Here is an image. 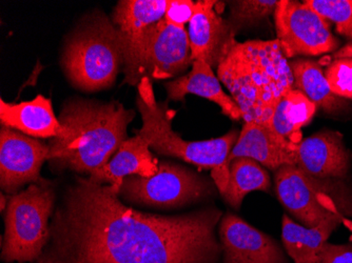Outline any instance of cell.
<instances>
[{
    "label": "cell",
    "mask_w": 352,
    "mask_h": 263,
    "mask_svg": "<svg viewBox=\"0 0 352 263\" xmlns=\"http://www.w3.org/2000/svg\"><path fill=\"white\" fill-rule=\"evenodd\" d=\"M136 104L142 118V126L138 134L147 140L152 151L179 158L201 169L212 170V176L221 172L236 144L239 136L237 130H231L215 139L186 141L172 130V112L167 104L156 102L151 80L148 78H142L138 84Z\"/></svg>",
    "instance_id": "obj_4"
},
{
    "label": "cell",
    "mask_w": 352,
    "mask_h": 263,
    "mask_svg": "<svg viewBox=\"0 0 352 263\" xmlns=\"http://www.w3.org/2000/svg\"><path fill=\"white\" fill-rule=\"evenodd\" d=\"M304 3L336 23L339 34L352 38V0H305Z\"/></svg>",
    "instance_id": "obj_25"
},
{
    "label": "cell",
    "mask_w": 352,
    "mask_h": 263,
    "mask_svg": "<svg viewBox=\"0 0 352 263\" xmlns=\"http://www.w3.org/2000/svg\"><path fill=\"white\" fill-rule=\"evenodd\" d=\"M197 3L192 0H168L165 19L170 25L175 27H185L195 16Z\"/></svg>",
    "instance_id": "obj_27"
},
{
    "label": "cell",
    "mask_w": 352,
    "mask_h": 263,
    "mask_svg": "<svg viewBox=\"0 0 352 263\" xmlns=\"http://www.w3.org/2000/svg\"><path fill=\"white\" fill-rule=\"evenodd\" d=\"M294 78V87L318 108L327 113H338L347 106V102L332 92L325 72L318 61L296 59L289 62Z\"/></svg>",
    "instance_id": "obj_22"
},
{
    "label": "cell",
    "mask_w": 352,
    "mask_h": 263,
    "mask_svg": "<svg viewBox=\"0 0 352 263\" xmlns=\"http://www.w3.org/2000/svg\"><path fill=\"white\" fill-rule=\"evenodd\" d=\"M168 0H122L113 12V23L122 38L124 84L135 86L140 47L146 32L165 17Z\"/></svg>",
    "instance_id": "obj_14"
},
{
    "label": "cell",
    "mask_w": 352,
    "mask_h": 263,
    "mask_svg": "<svg viewBox=\"0 0 352 263\" xmlns=\"http://www.w3.org/2000/svg\"><path fill=\"white\" fill-rule=\"evenodd\" d=\"M345 215L328 217L314 227L294 222L285 214L282 219V240L288 257L294 263H316L318 254L334 229L343 222Z\"/></svg>",
    "instance_id": "obj_20"
},
{
    "label": "cell",
    "mask_w": 352,
    "mask_h": 263,
    "mask_svg": "<svg viewBox=\"0 0 352 263\" xmlns=\"http://www.w3.org/2000/svg\"><path fill=\"white\" fill-rule=\"evenodd\" d=\"M157 169L158 160L150 152L149 144L138 134L122 142L110 161L89 179L96 185L120 187L122 180L128 176L149 178L155 175Z\"/></svg>",
    "instance_id": "obj_17"
},
{
    "label": "cell",
    "mask_w": 352,
    "mask_h": 263,
    "mask_svg": "<svg viewBox=\"0 0 352 263\" xmlns=\"http://www.w3.org/2000/svg\"><path fill=\"white\" fill-rule=\"evenodd\" d=\"M61 63L76 88L87 92L110 88L124 65L120 32L104 16L92 19L70 37Z\"/></svg>",
    "instance_id": "obj_5"
},
{
    "label": "cell",
    "mask_w": 352,
    "mask_h": 263,
    "mask_svg": "<svg viewBox=\"0 0 352 263\" xmlns=\"http://www.w3.org/2000/svg\"><path fill=\"white\" fill-rule=\"evenodd\" d=\"M325 76L334 94L352 100V58L334 59L326 69Z\"/></svg>",
    "instance_id": "obj_26"
},
{
    "label": "cell",
    "mask_w": 352,
    "mask_h": 263,
    "mask_svg": "<svg viewBox=\"0 0 352 263\" xmlns=\"http://www.w3.org/2000/svg\"><path fill=\"white\" fill-rule=\"evenodd\" d=\"M166 90L169 100H184L186 95H197L215 102L231 119L235 122L242 119V112L236 102L225 93L213 69L205 61H193L191 72L166 84Z\"/></svg>",
    "instance_id": "obj_19"
},
{
    "label": "cell",
    "mask_w": 352,
    "mask_h": 263,
    "mask_svg": "<svg viewBox=\"0 0 352 263\" xmlns=\"http://www.w3.org/2000/svg\"><path fill=\"white\" fill-rule=\"evenodd\" d=\"M50 148L36 138L30 137L3 126L0 130V187L9 195L21 192L25 185L41 183V170L49 160Z\"/></svg>",
    "instance_id": "obj_11"
},
{
    "label": "cell",
    "mask_w": 352,
    "mask_h": 263,
    "mask_svg": "<svg viewBox=\"0 0 352 263\" xmlns=\"http://www.w3.org/2000/svg\"><path fill=\"white\" fill-rule=\"evenodd\" d=\"M316 263H352V245L326 242Z\"/></svg>",
    "instance_id": "obj_28"
},
{
    "label": "cell",
    "mask_w": 352,
    "mask_h": 263,
    "mask_svg": "<svg viewBox=\"0 0 352 263\" xmlns=\"http://www.w3.org/2000/svg\"><path fill=\"white\" fill-rule=\"evenodd\" d=\"M223 211L158 215L126 207L120 187L78 177L63 193L35 263H223Z\"/></svg>",
    "instance_id": "obj_1"
},
{
    "label": "cell",
    "mask_w": 352,
    "mask_h": 263,
    "mask_svg": "<svg viewBox=\"0 0 352 263\" xmlns=\"http://www.w3.org/2000/svg\"><path fill=\"white\" fill-rule=\"evenodd\" d=\"M318 106L296 89L283 95L269 120L268 128L294 144H300V130L307 126Z\"/></svg>",
    "instance_id": "obj_21"
},
{
    "label": "cell",
    "mask_w": 352,
    "mask_h": 263,
    "mask_svg": "<svg viewBox=\"0 0 352 263\" xmlns=\"http://www.w3.org/2000/svg\"><path fill=\"white\" fill-rule=\"evenodd\" d=\"M276 37L286 58L318 56L336 50L339 41L327 21L306 3L280 0L274 12Z\"/></svg>",
    "instance_id": "obj_9"
},
{
    "label": "cell",
    "mask_w": 352,
    "mask_h": 263,
    "mask_svg": "<svg viewBox=\"0 0 352 263\" xmlns=\"http://www.w3.org/2000/svg\"><path fill=\"white\" fill-rule=\"evenodd\" d=\"M280 0H241L231 1L229 25L236 34L239 30L251 27L272 15Z\"/></svg>",
    "instance_id": "obj_24"
},
{
    "label": "cell",
    "mask_w": 352,
    "mask_h": 263,
    "mask_svg": "<svg viewBox=\"0 0 352 263\" xmlns=\"http://www.w3.org/2000/svg\"><path fill=\"white\" fill-rule=\"evenodd\" d=\"M274 181L278 201L304 227H316L337 214L352 215V195L342 180L321 179L298 165H284Z\"/></svg>",
    "instance_id": "obj_7"
},
{
    "label": "cell",
    "mask_w": 352,
    "mask_h": 263,
    "mask_svg": "<svg viewBox=\"0 0 352 263\" xmlns=\"http://www.w3.org/2000/svg\"><path fill=\"white\" fill-rule=\"evenodd\" d=\"M217 70L245 122L268 126L278 100L294 89L292 68L278 39L235 41Z\"/></svg>",
    "instance_id": "obj_3"
},
{
    "label": "cell",
    "mask_w": 352,
    "mask_h": 263,
    "mask_svg": "<svg viewBox=\"0 0 352 263\" xmlns=\"http://www.w3.org/2000/svg\"><path fill=\"white\" fill-rule=\"evenodd\" d=\"M0 122L6 128L17 130L33 138L58 137L63 128L55 116L52 102L43 95L21 104L0 102Z\"/></svg>",
    "instance_id": "obj_18"
},
{
    "label": "cell",
    "mask_w": 352,
    "mask_h": 263,
    "mask_svg": "<svg viewBox=\"0 0 352 263\" xmlns=\"http://www.w3.org/2000/svg\"><path fill=\"white\" fill-rule=\"evenodd\" d=\"M217 185L210 178L171 161H158L155 175L128 176L120 197L132 205L155 209H179L211 198Z\"/></svg>",
    "instance_id": "obj_8"
},
{
    "label": "cell",
    "mask_w": 352,
    "mask_h": 263,
    "mask_svg": "<svg viewBox=\"0 0 352 263\" xmlns=\"http://www.w3.org/2000/svg\"><path fill=\"white\" fill-rule=\"evenodd\" d=\"M217 3L213 0L197 1L188 29L192 60L205 61L212 69H217L235 41V33L228 21L221 19L215 10Z\"/></svg>",
    "instance_id": "obj_15"
},
{
    "label": "cell",
    "mask_w": 352,
    "mask_h": 263,
    "mask_svg": "<svg viewBox=\"0 0 352 263\" xmlns=\"http://www.w3.org/2000/svg\"><path fill=\"white\" fill-rule=\"evenodd\" d=\"M298 144L282 137L268 126L256 122H245L223 169L212 176L217 191L221 193L226 187L229 165L236 158H251L263 167L276 172L284 165L298 164Z\"/></svg>",
    "instance_id": "obj_12"
},
{
    "label": "cell",
    "mask_w": 352,
    "mask_h": 263,
    "mask_svg": "<svg viewBox=\"0 0 352 263\" xmlns=\"http://www.w3.org/2000/svg\"><path fill=\"white\" fill-rule=\"evenodd\" d=\"M223 263H290L280 243L232 213L219 225Z\"/></svg>",
    "instance_id": "obj_13"
},
{
    "label": "cell",
    "mask_w": 352,
    "mask_h": 263,
    "mask_svg": "<svg viewBox=\"0 0 352 263\" xmlns=\"http://www.w3.org/2000/svg\"><path fill=\"white\" fill-rule=\"evenodd\" d=\"M334 58H352V43L344 45L338 52L334 54Z\"/></svg>",
    "instance_id": "obj_29"
},
{
    "label": "cell",
    "mask_w": 352,
    "mask_h": 263,
    "mask_svg": "<svg viewBox=\"0 0 352 263\" xmlns=\"http://www.w3.org/2000/svg\"><path fill=\"white\" fill-rule=\"evenodd\" d=\"M271 179L262 164L251 158L239 157L229 165L228 180L221 195L234 209H239L251 192H269Z\"/></svg>",
    "instance_id": "obj_23"
},
{
    "label": "cell",
    "mask_w": 352,
    "mask_h": 263,
    "mask_svg": "<svg viewBox=\"0 0 352 263\" xmlns=\"http://www.w3.org/2000/svg\"><path fill=\"white\" fill-rule=\"evenodd\" d=\"M351 160V152L346 148L343 136L327 130L300 142L296 165L314 177L343 180L349 174Z\"/></svg>",
    "instance_id": "obj_16"
},
{
    "label": "cell",
    "mask_w": 352,
    "mask_h": 263,
    "mask_svg": "<svg viewBox=\"0 0 352 263\" xmlns=\"http://www.w3.org/2000/svg\"><path fill=\"white\" fill-rule=\"evenodd\" d=\"M135 117L120 102L73 100L63 106L58 120L63 133L51 139L49 161L58 170L92 175L110 161Z\"/></svg>",
    "instance_id": "obj_2"
},
{
    "label": "cell",
    "mask_w": 352,
    "mask_h": 263,
    "mask_svg": "<svg viewBox=\"0 0 352 263\" xmlns=\"http://www.w3.org/2000/svg\"><path fill=\"white\" fill-rule=\"evenodd\" d=\"M192 62L187 30L170 25L163 19L152 25L142 39L135 84L138 86L142 78H173L187 70Z\"/></svg>",
    "instance_id": "obj_10"
},
{
    "label": "cell",
    "mask_w": 352,
    "mask_h": 263,
    "mask_svg": "<svg viewBox=\"0 0 352 263\" xmlns=\"http://www.w3.org/2000/svg\"><path fill=\"white\" fill-rule=\"evenodd\" d=\"M50 181L30 185L10 196L5 217L1 259L6 263L36 262L50 240V217L55 205Z\"/></svg>",
    "instance_id": "obj_6"
},
{
    "label": "cell",
    "mask_w": 352,
    "mask_h": 263,
    "mask_svg": "<svg viewBox=\"0 0 352 263\" xmlns=\"http://www.w3.org/2000/svg\"><path fill=\"white\" fill-rule=\"evenodd\" d=\"M10 196L3 195L1 194L0 196V207H1V211H5L6 207H8V203H9Z\"/></svg>",
    "instance_id": "obj_30"
}]
</instances>
